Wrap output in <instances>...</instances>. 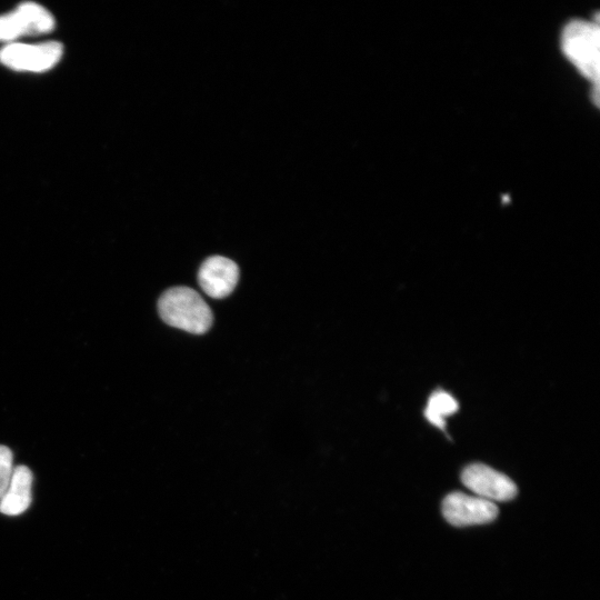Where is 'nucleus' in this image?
<instances>
[{"mask_svg": "<svg viewBox=\"0 0 600 600\" xmlns=\"http://www.w3.org/2000/svg\"><path fill=\"white\" fill-rule=\"evenodd\" d=\"M442 513L452 526L466 527L493 521L498 516V508L494 502L477 496L452 492L442 501Z\"/></svg>", "mask_w": 600, "mask_h": 600, "instance_id": "6", "label": "nucleus"}, {"mask_svg": "<svg viewBox=\"0 0 600 600\" xmlns=\"http://www.w3.org/2000/svg\"><path fill=\"white\" fill-rule=\"evenodd\" d=\"M32 472L26 466L13 469L10 483L0 498V512L6 516L23 513L31 503Z\"/></svg>", "mask_w": 600, "mask_h": 600, "instance_id": "8", "label": "nucleus"}, {"mask_svg": "<svg viewBox=\"0 0 600 600\" xmlns=\"http://www.w3.org/2000/svg\"><path fill=\"white\" fill-rule=\"evenodd\" d=\"M458 410L457 400L447 391L437 390L429 397L424 409V417L437 428L443 429L446 418Z\"/></svg>", "mask_w": 600, "mask_h": 600, "instance_id": "9", "label": "nucleus"}, {"mask_svg": "<svg viewBox=\"0 0 600 600\" xmlns=\"http://www.w3.org/2000/svg\"><path fill=\"white\" fill-rule=\"evenodd\" d=\"M158 310L167 324L194 334L207 332L213 321L209 306L196 290L188 287L164 291L158 301Z\"/></svg>", "mask_w": 600, "mask_h": 600, "instance_id": "2", "label": "nucleus"}, {"mask_svg": "<svg viewBox=\"0 0 600 600\" xmlns=\"http://www.w3.org/2000/svg\"><path fill=\"white\" fill-rule=\"evenodd\" d=\"M239 280V268L232 260L212 256L203 261L198 272L201 289L214 299L229 296Z\"/></svg>", "mask_w": 600, "mask_h": 600, "instance_id": "7", "label": "nucleus"}, {"mask_svg": "<svg viewBox=\"0 0 600 600\" xmlns=\"http://www.w3.org/2000/svg\"><path fill=\"white\" fill-rule=\"evenodd\" d=\"M561 49L576 69L592 83V99L599 100L600 32L598 21L574 19L561 32Z\"/></svg>", "mask_w": 600, "mask_h": 600, "instance_id": "1", "label": "nucleus"}, {"mask_svg": "<svg viewBox=\"0 0 600 600\" xmlns=\"http://www.w3.org/2000/svg\"><path fill=\"white\" fill-rule=\"evenodd\" d=\"M54 19L49 11L34 2H23L13 12L0 16V41H10L23 34L51 31Z\"/></svg>", "mask_w": 600, "mask_h": 600, "instance_id": "5", "label": "nucleus"}, {"mask_svg": "<svg viewBox=\"0 0 600 600\" xmlns=\"http://www.w3.org/2000/svg\"><path fill=\"white\" fill-rule=\"evenodd\" d=\"M13 469L11 450L6 446H0V498L10 483Z\"/></svg>", "mask_w": 600, "mask_h": 600, "instance_id": "10", "label": "nucleus"}, {"mask_svg": "<svg viewBox=\"0 0 600 600\" xmlns=\"http://www.w3.org/2000/svg\"><path fill=\"white\" fill-rule=\"evenodd\" d=\"M62 56L58 42L41 44L10 43L0 50V62L21 71H44L52 68Z\"/></svg>", "mask_w": 600, "mask_h": 600, "instance_id": "3", "label": "nucleus"}, {"mask_svg": "<svg viewBox=\"0 0 600 600\" xmlns=\"http://www.w3.org/2000/svg\"><path fill=\"white\" fill-rule=\"evenodd\" d=\"M461 481L477 497L491 502L508 501L517 494V486L510 478L482 463L467 466Z\"/></svg>", "mask_w": 600, "mask_h": 600, "instance_id": "4", "label": "nucleus"}]
</instances>
